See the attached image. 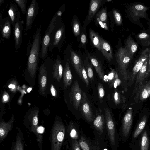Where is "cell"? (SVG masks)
<instances>
[{
	"instance_id": "1",
	"label": "cell",
	"mask_w": 150,
	"mask_h": 150,
	"mask_svg": "<svg viewBox=\"0 0 150 150\" xmlns=\"http://www.w3.org/2000/svg\"><path fill=\"white\" fill-rule=\"evenodd\" d=\"M41 29H37L34 36L33 42L29 55L27 63V70L30 76L33 78L36 73L40 54V46L42 38Z\"/></svg>"
},
{
	"instance_id": "2",
	"label": "cell",
	"mask_w": 150,
	"mask_h": 150,
	"mask_svg": "<svg viewBox=\"0 0 150 150\" xmlns=\"http://www.w3.org/2000/svg\"><path fill=\"white\" fill-rule=\"evenodd\" d=\"M105 117L107 131L106 138L108 139L111 150H117L120 139L116 125L109 109L105 108Z\"/></svg>"
},
{
	"instance_id": "3",
	"label": "cell",
	"mask_w": 150,
	"mask_h": 150,
	"mask_svg": "<svg viewBox=\"0 0 150 150\" xmlns=\"http://www.w3.org/2000/svg\"><path fill=\"white\" fill-rule=\"evenodd\" d=\"M66 135V129L63 123L55 120L50 133L51 150H61Z\"/></svg>"
},
{
	"instance_id": "4",
	"label": "cell",
	"mask_w": 150,
	"mask_h": 150,
	"mask_svg": "<svg viewBox=\"0 0 150 150\" xmlns=\"http://www.w3.org/2000/svg\"><path fill=\"white\" fill-rule=\"evenodd\" d=\"M115 56L120 72L125 81H127L129 77L127 69L133 57L131 56L124 48L120 47L117 50Z\"/></svg>"
},
{
	"instance_id": "5",
	"label": "cell",
	"mask_w": 150,
	"mask_h": 150,
	"mask_svg": "<svg viewBox=\"0 0 150 150\" xmlns=\"http://www.w3.org/2000/svg\"><path fill=\"white\" fill-rule=\"evenodd\" d=\"M84 134L82 130L81 137L78 140L82 150H109L105 140L95 138L91 140Z\"/></svg>"
},
{
	"instance_id": "6",
	"label": "cell",
	"mask_w": 150,
	"mask_h": 150,
	"mask_svg": "<svg viewBox=\"0 0 150 150\" xmlns=\"http://www.w3.org/2000/svg\"><path fill=\"white\" fill-rule=\"evenodd\" d=\"M133 121L132 110L129 108L122 120L119 137L120 141L125 144L127 142L131 135Z\"/></svg>"
},
{
	"instance_id": "7",
	"label": "cell",
	"mask_w": 150,
	"mask_h": 150,
	"mask_svg": "<svg viewBox=\"0 0 150 150\" xmlns=\"http://www.w3.org/2000/svg\"><path fill=\"white\" fill-rule=\"evenodd\" d=\"M126 8L127 16L133 23H139L140 18L149 19L146 12L148 8L146 6L139 4H131Z\"/></svg>"
},
{
	"instance_id": "8",
	"label": "cell",
	"mask_w": 150,
	"mask_h": 150,
	"mask_svg": "<svg viewBox=\"0 0 150 150\" xmlns=\"http://www.w3.org/2000/svg\"><path fill=\"white\" fill-rule=\"evenodd\" d=\"M59 16L58 12H56L52 18L42 39L40 58L42 59L47 58L50 35L55 26Z\"/></svg>"
},
{
	"instance_id": "9",
	"label": "cell",
	"mask_w": 150,
	"mask_h": 150,
	"mask_svg": "<svg viewBox=\"0 0 150 150\" xmlns=\"http://www.w3.org/2000/svg\"><path fill=\"white\" fill-rule=\"evenodd\" d=\"M91 124L95 138L105 140L107 131L105 117L103 114L100 112L97 115Z\"/></svg>"
},
{
	"instance_id": "10",
	"label": "cell",
	"mask_w": 150,
	"mask_h": 150,
	"mask_svg": "<svg viewBox=\"0 0 150 150\" xmlns=\"http://www.w3.org/2000/svg\"><path fill=\"white\" fill-rule=\"evenodd\" d=\"M129 145L132 150H150V137L148 125L137 139Z\"/></svg>"
},
{
	"instance_id": "11",
	"label": "cell",
	"mask_w": 150,
	"mask_h": 150,
	"mask_svg": "<svg viewBox=\"0 0 150 150\" xmlns=\"http://www.w3.org/2000/svg\"><path fill=\"white\" fill-rule=\"evenodd\" d=\"M59 18L50 35L48 50L52 52L55 47L59 49L64 31L63 25H59Z\"/></svg>"
},
{
	"instance_id": "12",
	"label": "cell",
	"mask_w": 150,
	"mask_h": 150,
	"mask_svg": "<svg viewBox=\"0 0 150 150\" xmlns=\"http://www.w3.org/2000/svg\"><path fill=\"white\" fill-rule=\"evenodd\" d=\"M149 48L146 47L142 50L138 58L136 61L132 72L128 79V85L132 86L136 76L144 63L148 59Z\"/></svg>"
},
{
	"instance_id": "13",
	"label": "cell",
	"mask_w": 150,
	"mask_h": 150,
	"mask_svg": "<svg viewBox=\"0 0 150 150\" xmlns=\"http://www.w3.org/2000/svg\"><path fill=\"white\" fill-rule=\"evenodd\" d=\"M79 109L83 117L88 122L91 123L95 118L90 103L84 92H82Z\"/></svg>"
},
{
	"instance_id": "14",
	"label": "cell",
	"mask_w": 150,
	"mask_h": 150,
	"mask_svg": "<svg viewBox=\"0 0 150 150\" xmlns=\"http://www.w3.org/2000/svg\"><path fill=\"white\" fill-rule=\"evenodd\" d=\"M149 114H142L140 115L132 133L129 144L134 142L139 137L147 125L149 118Z\"/></svg>"
},
{
	"instance_id": "15",
	"label": "cell",
	"mask_w": 150,
	"mask_h": 150,
	"mask_svg": "<svg viewBox=\"0 0 150 150\" xmlns=\"http://www.w3.org/2000/svg\"><path fill=\"white\" fill-rule=\"evenodd\" d=\"M39 8V4L36 0H32L27 9L25 29L28 31L31 29L33 22L37 16Z\"/></svg>"
},
{
	"instance_id": "16",
	"label": "cell",
	"mask_w": 150,
	"mask_h": 150,
	"mask_svg": "<svg viewBox=\"0 0 150 150\" xmlns=\"http://www.w3.org/2000/svg\"><path fill=\"white\" fill-rule=\"evenodd\" d=\"M69 96L74 108L77 110L81 99L82 92L77 80H75L71 88Z\"/></svg>"
},
{
	"instance_id": "17",
	"label": "cell",
	"mask_w": 150,
	"mask_h": 150,
	"mask_svg": "<svg viewBox=\"0 0 150 150\" xmlns=\"http://www.w3.org/2000/svg\"><path fill=\"white\" fill-rule=\"evenodd\" d=\"M82 130H80L79 127L72 121L69 122L66 129V137L70 143L73 140H79L80 138Z\"/></svg>"
},
{
	"instance_id": "18",
	"label": "cell",
	"mask_w": 150,
	"mask_h": 150,
	"mask_svg": "<svg viewBox=\"0 0 150 150\" xmlns=\"http://www.w3.org/2000/svg\"><path fill=\"white\" fill-rule=\"evenodd\" d=\"M135 94L134 99L136 102H143L146 100L150 96V79L143 83Z\"/></svg>"
},
{
	"instance_id": "19",
	"label": "cell",
	"mask_w": 150,
	"mask_h": 150,
	"mask_svg": "<svg viewBox=\"0 0 150 150\" xmlns=\"http://www.w3.org/2000/svg\"><path fill=\"white\" fill-rule=\"evenodd\" d=\"M148 60V59L144 63L136 76L134 88L133 92V94L136 93V91L140 88L143 84V81L146 78L147 70Z\"/></svg>"
},
{
	"instance_id": "20",
	"label": "cell",
	"mask_w": 150,
	"mask_h": 150,
	"mask_svg": "<svg viewBox=\"0 0 150 150\" xmlns=\"http://www.w3.org/2000/svg\"><path fill=\"white\" fill-rule=\"evenodd\" d=\"M23 22L21 20H18L13 27V34L15 48L18 50L21 45L23 30Z\"/></svg>"
},
{
	"instance_id": "21",
	"label": "cell",
	"mask_w": 150,
	"mask_h": 150,
	"mask_svg": "<svg viewBox=\"0 0 150 150\" xmlns=\"http://www.w3.org/2000/svg\"><path fill=\"white\" fill-rule=\"evenodd\" d=\"M15 121V117L13 114L11 119L7 122L3 120L0 122V143L5 139L10 131L13 128Z\"/></svg>"
},
{
	"instance_id": "22",
	"label": "cell",
	"mask_w": 150,
	"mask_h": 150,
	"mask_svg": "<svg viewBox=\"0 0 150 150\" xmlns=\"http://www.w3.org/2000/svg\"><path fill=\"white\" fill-rule=\"evenodd\" d=\"M2 16L0 15V31L2 37L7 39L10 38L11 34V24L9 16H7L4 19Z\"/></svg>"
},
{
	"instance_id": "23",
	"label": "cell",
	"mask_w": 150,
	"mask_h": 150,
	"mask_svg": "<svg viewBox=\"0 0 150 150\" xmlns=\"http://www.w3.org/2000/svg\"><path fill=\"white\" fill-rule=\"evenodd\" d=\"M47 71L46 66L42 64L39 69V86L40 92L44 95L46 90L47 82Z\"/></svg>"
},
{
	"instance_id": "24",
	"label": "cell",
	"mask_w": 150,
	"mask_h": 150,
	"mask_svg": "<svg viewBox=\"0 0 150 150\" xmlns=\"http://www.w3.org/2000/svg\"><path fill=\"white\" fill-rule=\"evenodd\" d=\"M8 13L11 24L14 27L16 22L21 19V13L15 2L11 3Z\"/></svg>"
},
{
	"instance_id": "25",
	"label": "cell",
	"mask_w": 150,
	"mask_h": 150,
	"mask_svg": "<svg viewBox=\"0 0 150 150\" xmlns=\"http://www.w3.org/2000/svg\"><path fill=\"white\" fill-rule=\"evenodd\" d=\"M52 70L53 77L58 82H59L63 74V68L60 58L58 55L57 56L54 61L53 66Z\"/></svg>"
},
{
	"instance_id": "26",
	"label": "cell",
	"mask_w": 150,
	"mask_h": 150,
	"mask_svg": "<svg viewBox=\"0 0 150 150\" xmlns=\"http://www.w3.org/2000/svg\"><path fill=\"white\" fill-rule=\"evenodd\" d=\"M101 51L104 57L109 61L113 59L112 49L110 45L105 40L100 37Z\"/></svg>"
},
{
	"instance_id": "27",
	"label": "cell",
	"mask_w": 150,
	"mask_h": 150,
	"mask_svg": "<svg viewBox=\"0 0 150 150\" xmlns=\"http://www.w3.org/2000/svg\"><path fill=\"white\" fill-rule=\"evenodd\" d=\"M71 62L80 77L81 76V69L83 64L81 57L73 50L70 51Z\"/></svg>"
},
{
	"instance_id": "28",
	"label": "cell",
	"mask_w": 150,
	"mask_h": 150,
	"mask_svg": "<svg viewBox=\"0 0 150 150\" xmlns=\"http://www.w3.org/2000/svg\"><path fill=\"white\" fill-rule=\"evenodd\" d=\"M87 54L99 78L100 79L103 80L104 76V72L100 61L94 56L89 53H87Z\"/></svg>"
},
{
	"instance_id": "29",
	"label": "cell",
	"mask_w": 150,
	"mask_h": 150,
	"mask_svg": "<svg viewBox=\"0 0 150 150\" xmlns=\"http://www.w3.org/2000/svg\"><path fill=\"white\" fill-rule=\"evenodd\" d=\"M73 77L69 62L65 64L63 73V80L64 88L65 90L70 86L72 82Z\"/></svg>"
},
{
	"instance_id": "30",
	"label": "cell",
	"mask_w": 150,
	"mask_h": 150,
	"mask_svg": "<svg viewBox=\"0 0 150 150\" xmlns=\"http://www.w3.org/2000/svg\"><path fill=\"white\" fill-rule=\"evenodd\" d=\"M124 48L131 56L134 57L138 49V45L132 37L129 35L125 40Z\"/></svg>"
},
{
	"instance_id": "31",
	"label": "cell",
	"mask_w": 150,
	"mask_h": 150,
	"mask_svg": "<svg viewBox=\"0 0 150 150\" xmlns=\"http://www.w3.org/2000/svg\"><path fill=\"white\" fill-rule=\"evenodd\" d=\"M102 1L92 0L90 1L89 10L88 13V19L90 21L99 8Z\"/></svg>"
},
{
	"instance_id": "32",
	"label": "cell",
	"mask_w": 150,
	"mask_h": 150,
	"mask_svg": "<svg viewBox=\"0 0 150 150\" xmlns=\"http://www.w3.org/2000/svg\"><path fill=\"white\" fill-rule=\"evenodd\" d=\"M15 141L13 143L11 150H24L23 139L22 134L19 129Z\"/></svg>"
},
{
	"instance_id": "33",
	"label": "cell",
	"mask_w": 150,
	"mask_h": 150,
	"mask_svg": "<svg viewBox=\"0 0 150 150\" xmlns=\"http://www.w3.org/2000/svg\"><path fill=\"white\" fill-rule=\"evenodd\" d=\"M136 39L142 47H146L150 45V35L145 32L138 34Z\"/></svg>"
},
{
	"instance_id": "34",
	"label": "cell",
	"mask_w": 150,
	"mask_h": 150,
	"mask_svg": "<svg viewBox=\"0 0 150 150\" xmlns=\"http://www.w3.org/2000/svg\"><path fill=\"white\" fill-rule=\"evenodd\" d=\"M90 38L93 46L98 50L101 51L100 37L96 32L90 29L89 31Z\"/></svg>"
},
{
	"instance_id": "35",
	"label": "cell",
	"mask_w": 150,
	"mask_h": 150,
	"mask_svg": "<svg viewBox=\"0 0 150 150\" xmlns=\"http://www.w3.org/2000/svg\"><path fill=\"white\" fill-rule=\"evenodd\" d=\"M83 64L87 72L88 79L91 81L94 80V76L93 69V65L92 63L89 62L87 58L85 59L83 62Z\"/></svg>"
},
{
	"instance_id": "36",
	"label": "cell",
	"mask_w": 150,
	"mask_h": 150,
	"mask_svg": "<svg viewBox=\"0 0 150 150\" xmlns=\"http://www.w3.org/2000/svg\"><path fill=\"white\" fill-rule=\"evenodd\" d=\"M114 101L116 105L120 104L121 103L125 102V97L123 95H121L117 91H115L114 94Z\"/></svg>"
},
{
	"instance_id": "37",
	"label": "cell",
	"mask_w": 150,
	"mask_h": 150,
	"mask_svg": "<svg viewBox=\"0 0 150 150\" xmlns=\"http://www.w3.org/2000/svg\"><path fill=\"white\" fill-rule=\"evenodd\" d=\"M96 18L101 21L105 23L107 22V10L106 8H103L97 14Z\"/></svg>"
},
{
	"instance_id": "38",
	"label": "cell",
	"mask_w": 150,
	"mask_h": 150,
	"mask_svg": "<svg viewBox=\"0 0 150 150\" xmlns=\"http://www.w3.org/2000/svg\"><path fill=\"white\" fill-rule=\"evenodd\" d=\"M15 2L19 6L23 15H25L27 13L26 6L27 3V0H15Z\"/></svg>"
},
{
	"instance_id": "39",
	"label": "cell",
	"mask_w": 150,
	"mask_h": 150,
	"mask_svg": "<svg viewBox=\"0 0 150 150\" xmlns=\"http://www.w3.org/2000/svg\"><path fill=\"white\" fill-rule=\"evenodd\" d=\"M81 76L80 78L85 83L87 86L89 85V79L86 71L85 68L83 63L81 69Z\"/></svg>"
},
{
	"instance_id": "40",
	"label": "cell",
	"mask_w": 150,
	"mask_h": 150,
	"mask_svg": "<svg viewBox=\"0 0 150 150\" xmlns=\"http://www.w3.org/2000/svg\"><path fill=\"white\" fill-rule=\"evenodd\" d=\"M112 13L115 23L117 25H121L122 24V19L120 14L114 9L112 10Z\"/></svg>"
},
{
	"instance_id": "41",
	"label": "cell",
	"mask_w": 150,
	"mask_h": 150,
	"mask_svg": "<svg viewBox=\"0 0 150 150\" xmlns=\"http://www.w3.org/2000/svg\"><path fill=\"white\" fill-rule=\"evenodd\" d=\"M72 30L74 35L76 36L80 34V25L76 19L74 20L72 24Z\"/></svg>"
},
{
	"instance_id": "42",
	"label": "cell",
	"mask_w": 150,
	"mask_h": 150,
	"mask_svg": "<svg viewBox=\"0 0 150 150\" xmlns=\"http://www.w3.org/2000/svg\"><path fill=\"white\" fill-rule=\"evenodd\" d=\"M98 96L100 99H102L105 95V91L102 84L100 83L98 87Z\"/></svg>"
},
{
	"instance_id": "43",
	"label": "cell",
	"mask_w": 150,
	"mask_h": 150,
	"mask_svg": "<svg viewBox=\"0 0 150 150\" xmlns=\"http://www.w3.org/2000/svg\"><path fill=\"white\" fill-rule=\"evenodd\" d=\"M70 144L71 148V150H82L78 140H73Z\"/></svg>"
},
{
	"instance_id": "44",
	"label": "cell",
	"mask_w": 150,
	"mask_h": 150,
	"mask_svg": "<svg viewBox=\"0 0 150 150\" xmlns=\"http://www.w3.org/2000/svg\"><path fill=\"white\" fill-rule=\"evenodd\" d=\"M96 21L101 28L105 30H108V28L106 23L101 21L99 19L97 18H96Z\"/></svg>"
},
{
	"instance_id": "45",
	"label": "cell",
	"mask_w": 150,
	"mask_h": 150,
	"mask_svg": "<svg viewBox=\"0 0 150 150\" xmlns=\"http://www.w3.org/2000/svg\"><path fill=\"white\" fill-rule=\"evenodd\" d=\"M150 74V46L149 48V52L148 60V68L146 76V78Z\"/></svg>"
},
{
	"instance_id": "46",
	"label": "cell",
	"mask_w": 150,
	"mask_h": 150,
	"mask_svg": "<svg viewBox=\"0 0 150 150\" xmlns=\"http://www.w3.org/2000/svg\"><path fill=\"white\" fill-rule=\"evenodd\" d=\"M50 91L51 94L55 97L57 95V91L53 85L51 84L50 86Z\"/></svg>"
},
{
	"instance_id": "47",
	"label": "cell",
	"mask_w": 150,
	"mask_h": 150,
	"mask_svg": "<svg viewBox=\"0 0 150 150\" xmlns=\"http://www.w3.org/2000/svg\"><path fill=\"white\" fill-rule=\"evenodd\" d=\"M86 40L87 39L86 35L84 34H82L81 37V43L83 44H85L86 42Z\"/></svg>"
},
{
	"instance_id": "48",
	"label": "cell",
	"mask_w": 150,
	"mask_h": 150,
	"mask_svg": "<svg viewBox=\"0 0 150 150\" xmlns=\"http://www.w3.org/2000/svg\"><path fill=\"white\" fill-rule=\"evenodd\" d=\"M9 99V96L8 94L5 92L4 93V94L3 96V102H5L8 101Z\"/></svg>"
},
{
	"instance_id": "49",
	"label": "cell",
	"mask_w": 150,
	"mask_h": 150,
	"mask_svg": "<svg viewBox=\"0 0 150 150\" xmlns=\"http://www.w3.org/2000/svg\"><path fill=\"white\" fill-rule=\"evenodd\" d=\"M31 40L29 41L28 43V46L26 50V54L27 55H29L30 52V49L32 47V44L31 43Z\"/></svg>"
},
{
	"instance_id": "50",
	"label": "cell",
	"mask_w": 150,
	"mask_h": 150,
	"mask_svg": "<svg viewBox=\"0 0 150 150\" xmlns=\"http://www.w3.org/2000/svg\"><path fill=\"white\" fill-rule=\"evenodd\" d=\"M8 87L11 91H16V86L14 84L11 83L9 85Z\"/></svg>"
},
{
	"instance_id": "51",
	"label": "cell",
	"mask_w": 150,
	"mask_h": 150,
	"mask_svg": "<svg viewBox=\"0 0 150 150\" xmlns=\"http://www.w3.org/2000/svg\"><path fill=\"white\" fill-rule=\"evenodd\" d=\"M4 0H0V5H1V4L4 2Z\"/></svg>"
},
{
	"instance_id": "52",
	"label": "cell",
	"mask_w": 150,
	"mask_h": 150,
	"mask_svg": "<svg viewBox=\"0 0 150 150\" xmlns=\"http://www.w3.org/2000/svg\"><path fill=\"white\" fill-rule=\"evenodd\" d=\"M31 90V88H29L28 89V92H30Z\"/></svg>"
},
{
	"instance_id": "53",
	"label": "cell",
	"mask_w": 150,
	"mask_h": 150,
	"mask_svg": "<svg viewBox=\"0 0 150 150\" xmlns=\"http://www.w3.org/2000/svg\"><path fill=\"white\" fill-rule=\"evenodd\" d=\"M107 1L108 2H109V1H111L112 0H107Z\"/></svg>"
},
{
	"instance_id": "54",
	"label": "cell",
	"mask_w": 150,
	"mask_h": 150,
	"mask_svg": "<svg viewBox=\"0 0 150 150\" xmlns=\"http://www.w3.org/2000/svg\"><path fill=\"white\" fill-rule=\"evenodd\" d=\"M149 135H150V128L149 129Z\"/></svg>"
}]
</instances>
